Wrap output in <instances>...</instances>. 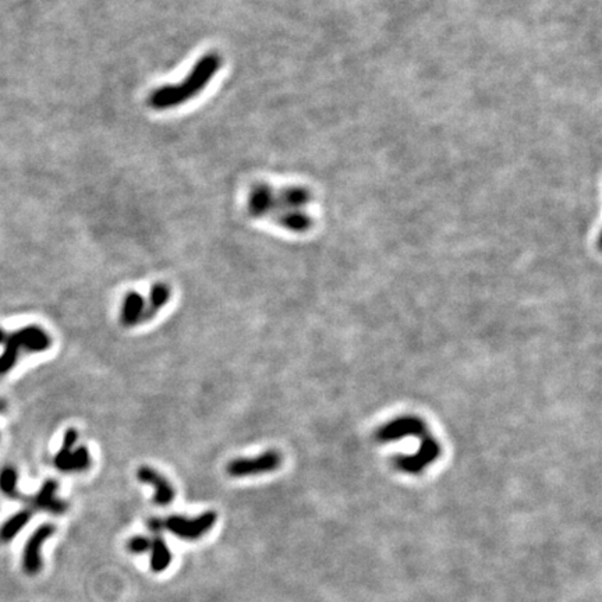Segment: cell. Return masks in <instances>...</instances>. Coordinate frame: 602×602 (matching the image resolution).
<instances>
[{"label": "cell", "mask_w": 602, "mask_h": 602, "mask_svg": "<svg viewBox=\"0 0 602 602\" xmlns=\"http://www.w3.org/2000/svg\"><path fill=\"white\" fill-rule=\"evenodd\" d=\"M169 298H171V287L162 282L155 283L153 287H150L149 298H148V303L145 304L141 322H148L153 318H155L158 311L168 303Z\"/></svg>", "instance_id": "9c48e42d"}, {"label": "cell", "mask_w": 602, "mask_h": 602, "mask_svg": "<svg viewBox=\"0 0 602 602\" xmlns=\"http://www.w3.org/2000/svg\"><path fill=\"white\" fill-rule=\"evenodd\" d=\"M145 310V300L137 291H130L126 294L120 310V322L124 327H134L141 324L142 314Z\"/></svg>", "instance_id": "ba28073f"}, {"label": "cell", "mask_w": 602, "mask_h": 602, "mask_svg": "<svg viewBox=\"0 0 602 602\" xmlns=\"http://www.w3.org/2000/svg\"><path fill=\"white\" fill-rule=\"evenodd\" d=\"M89 466H91L89 450L85 446H78L76 450L71 452L64 473H81L88 470Z\"/></svg>", "instance_id": "9a60e30c"}, {"label": "cell", "mask_w": 602, "mask_h": 602, "mask_svg": "<svg viewBox=\"0 0 602 602\" xmlns=\"http://www.w3.org/2000/svg\"><path fill=\"white\" fill-rule=\"evenodd\" d=\"M216 519L218 515L209 510L194 519H187L184 516L173 515L169 516L164 523H165V528H168L175 537L187 541H196L215 526Z\"/></svg>", "instance_id": "7a4b0ae2"}, {"label": "cell", "mask_w": 602, "mask_h": 602, "mask_svg": "<svg viewBox=\"0 0 602 602\" xmlns=\"http://www.w3.org/2000/svg\"><path fill=\"white\" fill-rule=\"evenodd\" d=\"M16 339L23 352L27 353H41L51 347L52 339L51 336L40 327L30 325L17 332H15Z\"/></svg>", "instance_id": "52a82bcc"}, {"label": "cell", "mask_w": 602, "mask_h": 602, "mask_svg": "<svg viewBox=\"0 0 602 602\" xmlns=\"http://www.w3.org/2000/svg\"><path fill=\"white\" fill-rule=\"evenodd\" d=\"M3 343H5V352L2 356H0V377L6 375L10 370H13V367L16 366V363L19 360L20 352H22V347H20L15 334L6 335V339Z\"/></svg>", "instance_id": "7c38bea8"}, {"label": "cell", "mask_w": 602, "mask_h": 602, "mask_svg": "<svg viewBox=\"0 0 602 602\" xmlns=\"http://www.w3.org/2000/svg\"><path fill=\"white\" fill-rule=\"evenodd\" d=\"M222 59L218 53H207L193 67L191 73L180 84L165 85L155 89L148 98V105L154 110H166L183 105L198 95L221 69Z\"/></svg>", "instance_id": "6da1fadb"}, {"label": "cell", "mask_w": 602, "mask_h": 602, "mask_svg": "<svg viewBox=\"0 0 602 602\" xmlns=\"http://www.w3.org/2000/svg\"><path fill=\"white\" fill-rule=\"evenodd\" d=\"M6 407H8V404H6V400H3V399H0V413H3Z\"/></svg>", "instance_id": "d6986e66"}, {"label": "cell", "mask_w": 602, "mask_h": 602, "mask_svg": "<svg viewBox=\"0 0 602 602\" xmlns=\"http://www.w3.org/2000/svg\"><path fill=\"white\" fill-rule=\"evenodd\" d=\"M55 533V526L51 523L40 526L33 535L28 538L24 552H23V569L27 574H38L42 569L41 548L46 540H49Z\"/></svg>", "instance_id": "277c9868"}, {"label": "cell", "mask_w": 602, "mask_h": 602, "mask_svg": "<svg viewBox=\"0 0 602 602\" xmlns=\"http://www.w3.org/2000/svg\"><path fill=\"white\" fill-rule=\"evenodd\" d=\"M33 516V510L30 508L17 512L15 516L8 519L5 524L0 527V542H10L16 538V535L26 527Z\"/></svg>", "instance_id": "8fae6325"}, {"label": "cell", "mask_w": 602, "mask_h": 602, "mask_svg": "<svg viewBox=\"0 0 602 602\" xmlns=\"http://www.w3.org/2000/svg\"><path fill=\"white\" fill-rule=\"evenodd\" d=\"M137 477L141 483L153 485L155 490L154 494V502L160 506H168L175 499V488L172 484L165 479L162 474H160L157 470L149 466H141L137 470Z\"/></svg>", "instance_id": "5b68a950"}, {"label": "cell", "mask_w": 602, "mask_h": 602, "mask_svg": "<svg viewBox=\"0 0 602 602\" xmlns=\"http://www.w3.org/2000/svg\"><path fill=\"white\" fill-rule=\"evenodd\" d=\"M77 439H78V432H77L74 428H69V429L64 432V438H63L62 447H60V450H59L58 454H56L55 461H53V463H55V466H56V469H58L59 472L64 473V469H66L67 461H69V458H70V455H71L73 446H74V443L77 442Z\"/></svg>", "instance_id": "5bb4252c"}, {"label": "cell", "mask_w": 602, "mask_h": 602, "mask_svg": "<svg viewBox=\"0 0 602 602\" xmlns=\"http://www.w3.org/2000/svg\"><path fill=\"white\" fill-rule=\"evenodd\" d=\"M150 545H153V540L145 537V535H135L132 538H130V541L127 542V549L131 553H145L148 551H150Z\"/></svg>", "instance_id": "e0dca14e"}, {"label": "cell", "mask_w": 602, "mask_h": 602, "mask_svg": "<svg viewBox=\"0 0 602 602\" xmlns=\"http://www.w3.org/2000/svg\"><path fill=\"white\" fill-rule=\"evenodd\" d=\"M276 221L280 226L291 232H306L311 226L310 218L300 211L283 212L279 216H276Z\"/></svg>", "instance_id": "4fadbf2b"}, {"label": "cell", "mask_w": 602, "mask_h": 602, "mask_svg": "<svg viewBox=\"0 0 602 602\" xmlns=\"http://www.w3.org/2000/svg\"><path fill=\"white\" fill-rule=\"evenodd\" d=\"M172 563V552L165 542V540L160 535H157L153 540V545H150V570L155 573H161L169 567Z\"/></svg>", "instance_id": "30bf717a"}, {"label": "cell", "mask_w": 602, "mask_h": 602, "mask_svg": "<svg viewBox=\"0 0 602 602\" xmlns=\"http://www.w3.org/2000/svg\"><path fill=\"white\" fill-rule=\"evenodd\" d=\"M17 483H19V474L15 467L8 466L0 470V492L13 499L20 498Z\"/></svg>", "instance_id": "2e32d148"}, {"label": "cell", "mask_w": 602, "mask_h": 602, "mask_svg": "<svg viewBox=\"0 0 602 602\" xmlns=\"http://www.w3.org/2000/svg\"><path fill=\"white\" fill-rule=\"evenodd\" d=\"M282 465V456L276 450H268L264 454L254 456L251 459L240 458L232 461L226 472L230 477L241 479V477H250V476H259L265 473H272L277 470Z\"/></svg>", "instance_id": "3957f363"}, {"label": "cell", "mask_w": 602, "mask_h": 602, "mask_svg": "<svg viewBox=\"0 0 602 602\" xmlns=\"http://www.w3.org/2000/svg\"><path fill=\"white\" fill-rule=\"evenodd\" d=\"M6 332L3 331V329H0V345H2L3 342H5V339H6Z\"/></svg>", "instance_id": "ffe728a7"}, {"label": "cell", "mask_w": 602, "mask_h": 602, "mask_svg": "<svg viewBox=\"0 0 602 602\" xmlns=\"http://www.w3.org/2000/svg\"><path fill=\"white\" fill-rule=\"evenodd\" d=\"M148 528L153 531L155 535H160L161 531L165 528V523L161 519H149L148 520Z\"/></svg>", "instance_id": "ac0fdd59"}, {"label": "cell", "mask_w": 602, "mask_h": 602, "mask_svg": "<svg viewBox=\"0 0 602 602\" xmlns=\"http://www.w3.org/2000/svg\"><path fill=\"white\" fill-rule=\"evenodd\" d=\"M56 491H58V483L55 480H46L44 483V485L41 487V490L37 492V495H34L30 501V509L34 512V509L38 510H46L52 515H63L66 513V510L69 509V505L59 499L56 497Z\"/></svg>", "instance_id": "8992f818"}]
</instances>
